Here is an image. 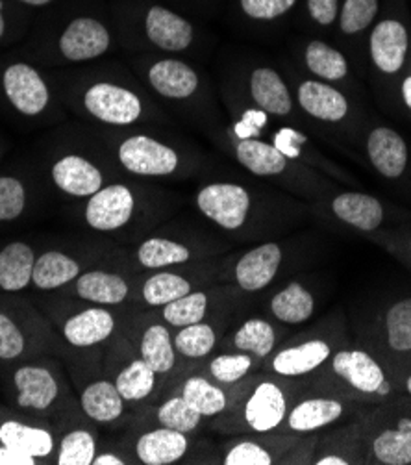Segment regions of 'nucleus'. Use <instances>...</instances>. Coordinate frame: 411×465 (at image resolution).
<instances>
[{"label": "nucleus", "instance_id": "obj_49", "mask_svg": "<svg viewBox=\"0 0 411 465\" xmlns=\"http://www.w3.org/2000/svg\"><path fill=\"white\" fill-rule=\"evenodd\" d=\"M267 124V114L263 110H247L243 117L234 124L232 132L238 139H250L258 137Z\"/></svg>", "mask_w": 411, "mask_h": 465}, {"label": "nucleus", "instance_id": "obj_39", "mask_svg": "<svg viewBox=\"0 0 411 465\" xmlns=\"http://www.w3.org/2000/svg\"><path fill=\"white\" fill-rule=\"evenodd\" d=\"M270 315L282 324H302L315 312V299L309 290L293 281L269 299Z\"/></svg>", "mask_w": 411, "mask_h": 465}, {"label": "nucleus", "instance_id": "obj_12", "mask_svg": "<svg viewBox=\"0 0 411 465\" xmlns=\"http://www.w3.org/2000/svg\"><path fill=\"white\" fill-rule=\"evenodd\" d=\"M103 369L128 406L151 401L161 384L156 371L140 356L122 329L106 345Z\"/></svg>", "mask_w": 411, "mask_h": 465}, {"label": "nucleus", "instance_id": "obj_52", "mask_svg": "<svg viewBox=\"0 0 411 465\" xmlns=\"http://www.w3.org/2000/svg\"><path fill=\"white\" fill-rule=\"evenodd\" d=\"M0 465H41V461L17 449L0 445Z\"/></svg>", "mask_w": 411, "mask_h": 465}, {"label": "nucleus", "instance_id": "obj_22", "mask_svg": "<svg viewBox=\"0 0 411 465\" xmlns=\"http://www.w3.org/2000/svg\"><path fill=\"white\" fill-rule=\"evenodd\" d=\"M332 358V347L327 340H304L297 345H288L274 351L269 360V369L279 379H298L313 373Z\"/></svg>", "mask_w": 411, "mask_h": 465}, {"label": "nucleus", "instance_id": "obj_53", "mask_svg": "<svg viewBox=\"0 0 411 465\" xmlns=\"http://www.w3.org/2000/svg\"><path fill=\"white\" fill-rule=\"evenodd\" d=\"M132 458L128 454H122L113 449H99L93 465H128Z\"/></svg>", "mask_w": 411, "mask_h": 465}, {"label": "nucleus", "instance_id": "obj_43", "mask_svg": "<svg viewBox=\"0 0 411 465\" xmlns=\"http://www.w3.org/2000/svg\"><path fill=\"white\" fill-rule=\"evenodd\" d=\"M28 183L15 174H0V226L21 221L30 210Z\"/></svg>", "mask_w": 411, "mask_h": 465}, {"label": "nucleus", "instance_id": "obj_16", "mask_svg": "<svg viewBox=\"0 0 411 465\" xmlns=\"http://www.w3.org/2000/svg\"><path fill=\"white\" fill-rule=\"evenodd\" d=\"M119 165L135 176L163 178L180 169V154L174 147L145 134H132L115 145Z\"/></svg>", "mask_w": 411, "mask_h": 465}, {"label": "nucleus", "instance_id": "obj_54", "mask_svg": "<svg viewBox=\"0 0 411 465\" xmlns=\"http://www.w3.org/2000/svg\"><path fill=\"white\" fill-rule=\"evenodd\" d=\"M313 463L315 465H348L350 461L339 454H325V456H318Z\"/></svg>", "mask_w": 411, "mask_h": 465}, {"label": "nucleus", "instance_id": "obj_24", "mask_svg": "<svg viewBox=\"0 0 411 465\" xmlns=\"http://www.w3.org/2000/svg\"><path fill=\"white\" fill-rule=\"evenodd\" d=\"M37 252V245L24 238L0 243V293L17 295L32 290Z\"/></svg>", "mask_w": 411, "mask_h": 465}, {"label": "nucleus", "instance_id": "obj_48", "mask_svg": "<svg viewBox=\"0 0 411 465\" xmlns=\"http://www.w3.org/2000/svg\"><path fill=\"white\" fill-rule=\"evenodd\" d=\"M297 0H241L243 12L256 21H272L288 14Z\"/></svg>", "mask_w": 411, "mask_h": 465}, {"label": "nucleus", "instance_id": "obj_32", "mask_svg": "<svg viewBox=\"0 0 411 465\" xmlns=\"http://www.w3.org/2000/svg\"><path fill=\"white\" fill-rule=\"evenodd\" d=\"M250 97L254 104L267 115L286 117L293 110L291 93L282 76L269 67H258L249 80Z\"/></svg>", "mask_w": 411, "mask_h": 465}, {"label": "nucleus", "instance_id": "obj_2", "mask_svg": "<svg viewBox=\"0 0 411 465\" xmlns=\"http://www.w3.org/2000/svg\"><path fill=\"white\" fill-rule=\"evenodd\" d=\"M67 345L35 301L23 293H0V375L39 354H67Z\"/></svg>", "mask_w": 411, "mask_h": 465}, {"label": "nucleus", "instance_id": "obj_30", "mask_svg": "<svg viewBox=\"0 0 411 465\" xmlns=\"http://www.w3.org/2000/svg\"><path fill=\"white\" fill-rule=\"evenodd\" d=\"M279 345V329L265 317H249L222 341V351H238L265 361Z\"/></svg>", "mask_w": 411, "mask_h": 465}, {"label": "nucleus", "instance_id": "obj_1", "mask_svg": "<svg viewBox=\"0 0 411 465\" xmlns=\"http://www.w3.org/2000/svg\"><path fill=\"white\" fill-rule=\"evenodd\" d=\"M0 402L60 432L82 417L74 386L58 354H39L0 375Z\"/></svg>", "mask_w": 411, "mask_h": 465}, {"label": "nucleus", "instance_id": "obj_17", "mask_svg": "<svg viewBox=\"0 0 411 465\" xmlns=\"http://www.w3.org/2000/svg\"><path fill=\"white\" fill-rule=\"evenodd\" d=\"M0 445L30 454L41 463H54L58 432L49 423L32 420L0 402Z\"/></svg>", "mask_w": 411, "mask_h": 465}, {"label": "nucleus", "instance_id": "obj_46", "mask_svg": "<svg viewBox=\"0 0 411 465\" xmlns=\"http://www.w3.org/2000/svg\"><path fill=\"white\" fill-rule=\"evenodd\" d=\"M279 454L258 438H241L228 443L222 454L224 465H272L277 463Z\"/></svg>", "mask_w": 411, "mask_h": 465}, {"label": "nucleus", "instance_id": "obj_45", "mask_svg": "<svg viewBox=\"0 0 411 465\" xmlns=\"http://www.w3.org/2000/svg\"><path fill=\"white\" fill-rule=\"evenodd\" d=\"M386 341L395 352H411V297L396 301L384 317Z\"/></svg>", "mask_w": 411, "mask_h": 465}, {"label": "nucleus", "instance_id": "obj_51", "mask_svg": "<svg viewBox=\"0 0 411 465\" xmlns=\"http://www.w3.org/2000/svg\"><path fill=\"white\" fill-rule=\"evenodd\" d=\"M311 17L323 26H328L338 17V0H308Z\"/></svg>", "mask_w": 411, "mask_h": 465}, {"label": "nucleus", "instance_id": "obj_9", "mask_svg": "<svg viewBox=\"0 0 411 465\" xmlns=\"http://www.w3.org/2000/svg\"><path fill=\"white\" fill-rule=\"evenodd\" d=\"M228 410H240V413L228 415L219 425V429L230 432H254L270 434L280 430L289 410V401L286 390L274 379L263 377L240 391L236 399L232 391V404Z\"/></svg>", "mask_w": 411, "mask_h": 465}, {"label": "nucleus", "instance_id": "obj_42", "mask_svg": "<svg viewBox=\"0 0 411 465\" xmlns=\"http://www.w3.org/2000/svg\"><path fill=\"white\" fill-rule=\"evenodd\" d=\"M154 420L160 427L172 429L190 436L195 434L204 423V417L199 411H195L186 402V399L176 391H172L165 401H161V404H158Z\"/></svg>", "mask_w": 411, "mask_h": 465}, {"label": "nucleus", "instance_id": "obj_35", "mask_svg": "<svg viewBox=\"0 0 411 465\" xmlns=\"http://www.w3.org/2000/svg\"><path fill=\"white\" fill-rule=\"evenodd\" d=\"M407 53V32L402 23L382 21L371 35V56L375 65L387 74L398 73Z\"/></svg>", "mask_w": 411, "mask_h": 465}, {"label": "nucleus", "instance_id": "obj_15", "mask_svg": "<svg viewBox=\"0 0 411 465\" xmlns=\"http://www.w3.org/2000/svg\"><path fill=\"white\" fill-rule=\"evenodd\" d=\"M284 258L286 251L282 243L263 242L234 258L228 269L220 265V278L230 281L243 293H259L277 281Z\"/></svg>", "mask_w": 411, "mask_h": 465}, {"label": "nucleus", "instance_id": "obj_59", "mask_svg": "<svg viewBox=\"0 0 411 465\" xmlns=\"http://www.w3.org/2000/svg\"><path fill=\"white\" fill-rule=\"evenodd\" d=\"M409 247H411V240H409Z\"/></svg>", "mask_w": 411, "mask_h": 465}, {"label": "nucleus", "instance_id": "obj_27", "mask_svg": "<svg viewBox=\"0 0 411 465\" xmlns=\"http://www.w3.org/2000/svg\"><path fill=\"white\" fill-rule=\"evenodd\" d=\"M345 413V404L339 399L330 397H308L298 401L288 410L286 421L280 430H288L291 434H308L321 430L336 421H339Z\"/></svg>", "mask_w": 411, "mask_h": 465}, {"label": "nucleus", "instance_id": "obj_18", "mask_svg": "<svg viewBox=\"0 0 411 465\" xmlns=\"http://www.w3.org/2000/svg\"><path fill=\"white\" fill-rule=\"evenodd\" d=\"M0 89H3L8 104L26 119L44 115L53 103V93L47 80L26 62H14L3 71Z\"/></svg>", "mask_w": 411, "mask_h": 465}, {"label": "nucleus", "instance_id": "obj_34", "mask_svg": "<svg viewBox=\"0 0 411 465\" xmlns=\"http://www.w3.org/2000/svg\"><path fill=\"white\" fill-rule=\"evenodd\" d=\"M297 97L300 108L315 119L338 123L343 121L348 114V103L343 93L325 82H302L298 85Z\"/></svg>", "mask_w": 411, "mask_h": 465}, {"label": "nucleus", "instance_id": "obj_38", "mask_svg": "<svg viewBox=\"0 0 411 465\" xmlns=\"http://www.w3.org/2000/svg\"><path fill=\"white\" fill-rule=\"evenodd\" d=\"M219 322L220 321H202L176 329L172 341L178 356L188 361H201L210 358L220 340Z\"/></svg>", "mask_w": 411, "mask_h": 465}, {"label": "nucleus", "instance_id": "obj_11", "mask_svg": "<svg viewBox=\"0 0 411 465\" xmlns=\"http://www.w3.org/2000/svg\"><path fill=\"white\" fill-rule=\"evenodd\" d=\"M215 278H220V265L206 260L190 265L142 272L137 274L135 304L149 310H160L172 301L204 288Z\"/></svg>", "mask_w": 411, "mask_h": 465}, {"label": "nucleus", "instance_id": "obj_3", "mask_svg": "<svg viewBox=\"0 0 411 465\" xmlns=\"http://www.w3.org/2000/svg\"><path fill=\"white\" fill-rule=\"evenodd\" d=\"M104 349H69L67 354L62 358L74 386L82 413L99 429L119 427L126 420L132 408L126 404L113 381L104 373Z\"/></svg>", "mask_w": 411, "mask_h": 465}, {"label": "nucleus", "instance_id": "obj_57", "mask_svg": "<svg viewBox=\"0 0 411 465\" xmlns=\"http://www.w3.org/2000/svg\"><path fill=\"white\" fill-rule=\"evenodd\" d=\"M3 0H0V39H3L5 32H6V21H5V15H3Z\"/></svg>", "mask_w": 411, "mask_h": 465}, {"label": "nucleus", "instance_id": "obj_26", "mask_svg": "<svg viewBox=\"0 0 411 465\" xmlns=\"http://www.w3.org/2000/svg\"><path fill=\"white\" fill-rule=\"evenodd\" d=\"M101 449L99 427L91 423L85 415L67 423L58 432L56 465H93Z\"/></svg>", "mask_w": 411, "mask_h": 465}, {"label": "nucleus", "instance_id": "obj_40", "mask_svg": "<svg viewBox=\"0 0 411 465\" xmlns=\"http://www.w3.org/2000/svg\"><path fill=\"white\" fill-rule=\"evenodd\" d=\"M258 363L259 361L247 352L222 351L210 358L204 367V375L224 388H234L250 377Z\"/></svg>", "mask_w": 411, "mask_h": 465}, {"label": "nucleus", "instance_id": "obj_44", "mask_svg": "<svg viewBox=\"0 0 411 465\" xmlns=\"http://www.w3.org/2000/svg\"><path fill=\"white\" fill-rule=\"evenodd\" d=\"M306 65L313 74L325 80H343L348 73L345 56L323 41H311L306 46Z\"/></svg>", "mask_w": 411, "mask_h": 465}, {"label": "nucleus", "instance_id": "obj_19", "mask_svg": "<svg viewBox=\"0 0 411 465\" xmlns=\"http://www.w3.org/2000/svg\"><path fill=\"white\" fill-rule=\"evenodd\" d=\"M54 188L69 199L85 201L103 190L108 182L104 169L80 153H67L51 163Z\"/></svg>", "mask_w": 411, "mask_h": 465}, {"label": "nucleus", "instance_id": "obj_21", "mask_svg": "<svg viewBox=\"0 0 411 465\" xmlns=\"http://www.w3.org/2000/svg\"><path fill=\"white\" fill-rule=\"evenodd\" d=\"M112 46L110 30L93 17L73 19L60 35V56L71 64L103 58Z\"/></svg>", "mask_w": 411, "mask_h": 465}, {"label": "nucleus", "instance_id": "obj_50", "mask_svg": "<svg viewBox=\"0 0 411 465\" xmlns=\"http://www.w3.org/2000/svg\"><path fill=\"white\" fill-rule=\"evenodd\" d=\"M306 142V137L293 128H280L274 135V147H277L288 160H295L300 156V143Z\"/></svg>", "mask_w": 411, "mask_h": 465}, {"label": "nucleus", "instance_id": "obj_23", "mask_svg": "<svg viewBox=\"0 0 411 465\" xmlns=\"http://www.w3.org/2000/svg\"><path fill=\"white\" fill-rule=\"evenodd\" d=\"M191 449L190 434L156 427L135 438L132 456L143 465H172L184 460Z\"/></svg>", "mask_w": 411, "mask_h": 465}, {"label": "nucleus", "instance_id": "obj_47", "mask_svg": "<svg viewBox=\"0 0 411 465\" xmlns=\"http://www.w3.org/2000/svg\"><path fill=\"white\" fill-rule=\"evenodd\" d=\"M378 12V0H345L341 12V30L357 34L367 28Z\"/></svg>", "mask_w": 411, "mask_h": 465}, {"label": "nucleus", "instance_id": "obj_13", "mask_svg": "<svg viewBox=\"0 0 411 465\" xmlns=\"http://www.w3.org/2000/svg\"><path fill=\"white\" fill-rule=\"evenodd\" d=\"M82 112L108 126H132L145 117V103L137 93L112 80H95L78 93Z\"/></svg>", "mask_w": 411, "mask_h": 465}, {"label": "nucleus", "instance_id": "obj_55", "mask_svg": "<svg viewBox=\"0 0 411 465\" xmlns=\"http://www.w3.org/2000/svg\"><path fill=\"white\" fill-rule=\"evenodd\" d=\"M402 97H404L406 104L411 108V76H407L402 84Z\"/></svg>", "mask_w": 411, "mask_h": 465}, {"label": "nucleus", "instance_id": "obj_36", "mask_svg": "<svg viewBox=\"0 0 411 465\" xmlns=\"http://www.w3.org/2000/svg\"><path fill=\"white\" fill-rule=\"evenodd\" d=\"M334 215L359 232H373L384 223V206L365 193H341L332 203Z\"/></svg>", "mask_w": 411, "mask_h": 465}, {"label": "nucleus", "instance_id": "obj_56", "mask_svg": "<svg viewBox=\"0 0 411 465\" xmlns=\"http://www.w3.org/2000/svg\"><path fill=\"white\" fill-rule=\"evenodd\" d=\"M21 3H24L28 6H47L53 3V0H21Z\"/></svg>", "mask_w": 411, "mask_h": 465}, {"label": "nucleus", "instance_id": "obj_37", "mask_svg": "<svg viewBox=\"0 0 411 465\" xmlns=\"http://www.w3.org/2000/svg\"><path fill=\"white\" fill-rule=\"evenodd\" d=\"M234 151L238 162L256 176H280L289 165V160L277 147L258 137L238 139Z\"/></svg>", "mask_w": 411, "mask_h": 465}, {"label": "nucleus", "instance_id": "obj_7", "mask_svg": "<svg viewBox=\"0 0 411 465\" xmlns=\"http://www.w3.org/2000/svg\"><path fill=\"white\" fill-rule=\"evenodd\" d=\"M195 203L202 217L213 223L224 234L240 242H256L254 238L265 230L256 217L252 193L241 183H206L199 190Z\"/></svg>", "mask_w": 411, "mask_h": 465}, {"label": "nucleus", "instance_id": "obj_31", "mask_svg": "<svg viewBox=\"0 0 411 465\" xmlns=\"http://www.w3.org/2000/svg\"><path fill=\"white\" fill-rule=\"evenodd\" d=\"M174 391L184 397L186 402L199 411L204 420H215L232 404L230 390L213 382L204 373L188 375Z\"/></svg>", "mask_w": 411, "mask_h": 465}, {"label": "nucleus", "instance_id": "obj_14", "mask_svg": "<svg viewBox=\"0 0 411 465\" xmlns=\"http://www.w3.org/2000/svg\"><path fill=\"white\" fill-rule=\"evenodd\" d=\"M122 332L132 340L140 356L156 371L160 382L174 375L178 369V352L174 349L171 327L158 315H149V312L133 315L128 310Z\"/></svg>", "mask_w": 411, "mask_h": 465}, {"label": "nucleus", "instance_id": "obj_25", "mask_svg": "<svg viewBox=\"0 0 411 465\" xmlns=\"http://www.w3.org/2000/svg\"><path fill=\"white\" fill-rule=\"evenodd\" d=\"M149 85L169 101H188L199 91L201 78L197 71L181 60L163 58L149 65Z\"/></svg>", "mask_w": 411, "mask_h": 465}, {"label": "nucleus", "instance_id": "obj_4", "mask_svg": "<svg viewBox=\"0 0 411 465\" xmlns=\"http://www.w3.org/2000/svg\"><path fill=\"white\" fill-rule=\"evenodd\" d=\"M35 302L71 351L104 349L121 332L130 310L60 302L44 295Z\"/></svg>", "mask_w": 411, "mask_h": 465}, {"label": "nucleus", "instance_id": "obj_6", "mask_svg": "<svg viewBox=\"0 0 411 465\" xmlns=\"http://www.w3.org/2000/svg\"><path fill=\"white\" fill-rule=\"evenodd\" d=\"M137 274L126 269L115 256V247L99 265L82 272L69 286L49 293L60 302L128 308L135 304Z\"/></svg>", "mask_w": 411, "mask_h": 465}, {"label": "nucleus", "instance_id": "obj_10", "mask_svg": "<svg viewBox=\"0 0 411 465\" xmlns=\"http://www.w3.org/2000/svg\"><path fill=\"white\" fill-rule=\"evenodd\" d=\"M213 252H219V245L208 240H184L165 234L147 236L133 247V251L126 247H115L117 260L135 274L190 265L208 260L213 256Z\"/></svg>", "mask_w": 411, "mask_h": 465}, {"label": "nucleus", "instance_id": "obj_20", "mask_svg": "<svg viewBox=\"0 0 411 465\" xmlns=\"http://www.w3.org/2000/svg\"><path fill=\"white\" fill-rule=\"evenodd\" d=\"M334 375L345 381L356 393L363 397L386 395L389 391V382L382 365L365 351L347 349L332 354Z\"/></svg>", "mask_w": 411, "mask_h": 465}, {"label": "nucleus", "instance_id": "obj_5", "mask_svg": "<svg viewBox=\"0 0 411 465\" xmlns=\"http://www.w3.org/2000/svg\"><path fill=\"white\" fill-rule=\"evenodd\" d=\"M140 195L128 183L110 182L95 195L83 201L80 223L99 238L112 243H133L135 228L140 224Z\"/></svg>", "mask_w": 411, "mask_h": 465}, {"label": "nucleus", "instance_id": "obj_58", "mask_svg": "<svg viewBox=\"0 0 411 465\" xmlns=\"http://www.w3.org/2000/svg\"><path fill=\"white\" fill-rule=\"evenodd\" d=\"M406 390H407V393L411 395V377L406 381Z\"/></svg>", "mask_w": 411, "mask_h": 465}, {"label": "nucleus", "instance_id": "obj_28", "mask_svg": "<svg viewBox=\"0 0 411 465\" xmlns=\"http://www.w3.org/2000/svg\"><path fill=\"white\" fill-rule=\"evenodd\" d=\"M145 32L149 41L165 53L186 51L195 35L190 21L163 6H152L147 12Z\"/></svg>", "mask_w": 411, "mask_h": 465}, {"label": "nucleus", "instance_id": "obj_29", "mask_svg": "<svg viewBox=\"0 0 411 465\" xmlns=\"http://www.w3.org/2000/svg\"><path fill=\"white\" fill-rule=\"evenodd\" d=\"M222 299V290L201 288L186 297L161 306L158 310V317L165 321L171 329H181L202 321H220V315L215 313L213 304Z\"/></svg>", "mask_w": 411, "mask_h": 465}, {"label": "nucleus", "instance_id": "obj_8", "mask_svg": "<svg viewBox=\"0 0 411 465\" xmlns=\"http://www.w3.org/2000/svg\"><path fill=\"white\" fill-rule=\"evenodd\" d=\"M112 249V243H103V240L41 247L34 265L32 290L39 295H49L69 286L82 272L104 262Z\"/></svg>", "mask_w": 411, "mask_h": 465}, {"label": "nucleus", "instance_id": "obj_41", "mask_svg": "<svg viewBox=\"0 0 411 465\" xmlns=\"http://www.w3.org/2000/svg\"><path fill=\"white\" fill-rule=\"evenodd\" d=\"M373 456L384 465L411 463V420L384 429L373 441Z\"/></svg>", "mask_w": 411, "mask_h": 465}, {"label": "nucleus", "instance_id": "obj_33", "mask_svg": "<svg viewBox=\"0 0 411 465\" xmlns=\"http://www.w3.org/2000/svg\"><path fill=\"white\" fill-rule=\"evenodd\" d=\"M367 154L375 169L386 178H398L407 165V147L402 135L387 126L375 128L367 137Z\"/></svg>", "mask_w": 411, "mask_h": 465}]
</instances>
